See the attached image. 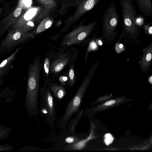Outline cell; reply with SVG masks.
Wrapping results in <instances>:
<instances>
[{"instance_id":"1","label":"cell","mask_w":152,"mask_h":152,"mask_svg":"<svg viewBox=\"0 0 152 152\" xmlns=\"http://www.w3.org/2000/svg\"><path fill=\"white\" fill-rule=\"evenodd\" d=\"M96 62L91 68L74 96L68 103L65 113L61 117L59 126L64 127L72 116L78 111L85 92L93 78L98 66Z\"/></svg>"},{"instance_id":"2","label":"cell","mask_w":152,"mask_h":152,"mask_svg":"<svg viewBox=\"0 0 152 152\" xmlns=\"http://www.w3.org/2000/svg\"><path fill=\"white\" fill-rule=\"evenodd\" d=\"M122 12L123 33L122 37L125 35L128 37L136 39L140 31L136 23L138 16L132 0H120Z\"/></svg>"},{"instance_id":"3","label":"cell","mask_w":152,"mask_h":152,"mask_svg":"<svg viewBox=\"0 0 152 152\" xmlns=\"http://www.w3.org/2000/svg\"><path fill=\"white\" fill-rule=\"evenodd\" d=\"M85 21V19L82 20L76 27L64 37L61 44V46L67 48L87 41L88 38L93 31L98 21L95 20L85 25L84 23Z\"/></svg>"},{"instance_id":"4","label":"cell","mask_w":152,"mask_h":152,"mask_svg":"<svg viewBox=\"0 0 152 152\" xmlns=\"http://www.w3.org/2000/svg\"><path fill=\"white\" fill-rule=\"evenodd\" d=\"M102 20V37L105 41L110 42L117 35L116 29L119 22V15L114 1L105 11Z\"/></svg>"},{"instance_id":"5","label":"cell","mask_w":152,"mask_h":152,"mask_svg":"<svg viewBox=\"0 0 152 152\" xmlns=\"http://www.w3.org/2000/svg\"><path fill=\"white\" fill-rule=\"evenodd\" d=\"M40 72V62L37 58L31 64L28 70L25 98L29 102L38 101Z\"/></svg>"},{"instance_id":"6","label":"cell","mask_w":152,"mask_h":152,"mask_svg":"<svg viewBox=\"0 0 152 152\" xmlns=\"http://www.w3.org/2000/svg\"><path fill=\"white\" fill-rule=\"evenodd\" d=\"M49 89L46 86L40 89L41 104L39 111L46 119L51 130L56 118L55 103L53 97Z\"/></svg>"},{"instance_id":"7","label":"cell","mask_w":152,"mask_h":152,"mask_svg":"<svg viewBox=\"0 0 152 152\" xmlns=\"http://www.w3.org/2000/svg\"><path fill=\"white\" fill-rule=\"evenodd\" d=\"M34 37L29 33L19 28H14L9 31L1 43L0 53L9 51L15 47Z\"/></svg>"},{"instance_id":"8","label":"cell","mask_w":152,"mask_h":152,"mask_svg":"<svg viewBox=\"0 0 152 152\" xmlns=\"http://www.w3.org/2000/svg\"><path fill=\"white\" fill-rule=\"evenodd\" d=\"M100 0H69L65 4L66 7L75 8L74 13L67 18L66 23L67 28L77 21L86 12L95 6Z\"/></svg>"},{"instance_id":"9","label":"cell","mask_w":152,"mask_h":152,"mask_svg":"<svg viewBox=\"0 0 152 152\" xmlns=\"http://www.w3.org/2000/svg\"><path fill=\"white\" fill-rule=\"evenodd\" d=\"M78 52L75 48H72L61 55L58 58L51 64V72L56 73L62 70L66 66L74 63L77 58Z\"/></svg>"},{"instance_id":"10","label":"cell","mask_w":152,"mask_h":152,"mask_svg":"<svg viewBox=\"0 0 152 152\" xmlns=\"http://www.w3.org/2000/svg\"><path fill=\"white\" fill-rule=\"evenodd\" d=\"M124 101L123 97L113 98L86 110L85 114L90 116L105 110L116 106Z\"/></svg>"},{"instance_id":"11","label":"cell","mask_w":152,"mask_h":152,"mask_svg":"<svg viewBox=\"0 0 152 152\" xmlns=\"http://www.w3.org/2000/svg\"><path fill=\"white\" fill-rule=\"evenodd\" d=\"M152 62V41L143 50V54L139 63L141 71L145 72L150 70Z\"/></svg>"},{"instance_id":"12","label":"cell","mask_w":152,"mask_h":152,"mask_svg":"<svg viewBox=\"0 0 152 152\" xmlns=\"http://www.w3.org/2000/svg\"><path fill=\"white\" fill-rule=\"evenodd\" d=\"M91 130L89 135L84 140L71 144L69 148L73 150H81L84 148L87 143L91 140L97 138L98 136L95 134L96 126L91 122Z\"/></svg>"},{"instance_id":"13","label":"cell","mask_w":152,"mask_h":152,"mask_svg":"<svg viewBox=\"0 0 152 152\" xmlns=\"http://www.w3.org/2000/svg\"><path fill=\"white\" fill-rule=\"evenodd\" d=\"M21 47L17 48L15 51L7 58L4 60L0 65V77L5 75L9 71L12 66V62Z\"/></svg>"},{"instance_id":"14","label":"cell","mask_w":152,"mask_h":152,"mask_svg":"<svg viewBox=\"0 0 152 152\" xmlns=\"http://www.w3.org/2000/svg\"><path fill=\"white\" fill-rule=\"evenodd\" d=\"M140 11L145 16H152V2L151 0H135Z\"/></svg>"},{"instance_id":"15","label":"cell","mask_w":152,"mask_h":152,"mask_svg":"<svg viewBox=\"0 0 152 152\" xmlns=\"http://www.w3.org/2000/svg\"><path fill=\"white\" fill-rule=\"evenodd\" d=\"M52 92L53 95L59 101L66 95V91L64 88L58 84H54L49 86L48 88Z\"/></svg>"},{"instance_id":"16","label":"cell","mask_w":152,"mask_h":152,"mask_svg":"<svg viewBox=\"0 0 152 152\" xmlns=\"http://www.w3.org/2000/svg\"><path fill=\"white\" fill-rule=\"evenodd\" d=\"M53 21V19L48 17L45 19L37 28L36 31V34L42 32L51 27Z\"/></svg>"},{"instance_id":"17","label":"cell","mask_w":152,"mask_h":152,"mask_svg":"<svg viewBox=\"0 0 152 152\" xmlns=\"http://www.w3.org/2000/svg\"><path fill=\"white\" fill-rule=\"evenodd\" d=\"M96 36L97 34H96L89 43L85 57V62L87 59L89 53L91 51H96L98 48L99 45L97 44L96 43Z\"/></svg>"},{"instance_id":"18","label":"cell","mask_w":152,"mask_h":152,"mask_svg":"<svg viewBox=\"0 0 152 152\" xmlns=\"http://www.w3.org/2000/svg\"><path fill=\"white\" fill-rule=\"evenodd\" d=\"M76 75L74 63L70 65L68 72V82L71 86H73L75 82Z\"/></svg>"},{"instance_id":"19","label":"cell","mask_w":152,"mask_h":152,"mask_svg":"<svg viewBox=\"0 0 152 152\" xmlns=\"http://www.w3.org/2000/svg\"><path fill=\"white\" fill-rule=\"evenodd\" d=\"M112 94L104 95L101 96L97 99L91 105H93L99 103H101L107 101L112 98H114Z\"/></svg>"},{"instance_id":"20","label":"cell","mask_w":152,"mask_h":152,"mask_svg":"<svg viewBox=\"0 0 152 152\" xmlns=\"http://www.w3.org/2000/svg\"><path fill=\"white\" fill-rule=\"evenodd\" d=\"M142 25L144 30L143 34L152 36V22L145 23Z\"/></svg>"},{"instance_id":"21","label":"cell","mask_w":152,"mask_h":152,"mask_svg":"<svg viewBox=\"0 0 152 152\" xmlns=\"http://www.w3.org/2000/svg\"><path fill=\"white\" fill-rule=\"evenodd\" d=\"M45 7L49 8L54 7L56 5L54 0H37Z\"/></svg>"},{"instance_id":"22","label":"cell","mask_w":152,"mask_h":152,"mask_svg":"<svg viewBox=\"0 0 152 152\" xmlns=\"http://www.w3.org/2000/svg\"><path fill=\"white\" fill-rule=\"evenodd\" d=\"M114 140V137L110 133L105 134L104 136V141L105 144L108 146L112 143Z\"/></svg>"},{"instance_id":"23","label":"cell","mask_w":152,"mask_h":152,"mask_svg":"<svg viewBox=\"0 0 152 152\" xmlns=\"http://www.w3.org/2000/svg\"><path fill=\"white\" fill-rule=\"evenodd\" d=\"M44 67L45 72L48 77L50 68V61L48 58H46L45 60Z\"/></svg>"},{"instance_id":"24","label":"cell","mask_w":152,"mask_h":152,"mask_svg":"<svg viewBox=\"0 0 152 152\" xmlns=\"http://www.w3.org/2000/svg\"><path fill=\"white\" fill-rule=\"evenodd\" d=\"M78 140L79 139L77 138H75L72 137H68L65 139V141L68 143H72L80 141Z\"/></svg>"},{"instance_id":"25","label":"cell","mask_w":152,"mask_h":152,"mask_svg":"<svg viewBox=\"0 0 152 152\" xmlns=\"http://www.w3.org/2000/svg\"><path fill=\"white\" fill-rule=\"evenodd\" d=\"M115 46V49L117 53H120L124 50V45L122 44L117 42Z\"/></svg>"},{"instance_id":"26","label":"cell","mask_w":152,"mask_h":152,"mask_svg":"<svg viewBox=\"0 0 152 152\" xmlns=\"http://www.w3.org/2000/svg\"><path fill=\"white\" fill-rule=\"evenodd\" d=\"M22 12V9L20 8H18L16 9L14 12L13 15L14 17H18L21 14Z\"/></svg>"},{"instance_id":"27","label":"cell","mask_w":152,"mask_h":152,"mask_svg":"<svg viewBox=\"0 0 152 152\" xmlns=\"http://www.w3.org/2000/svg\"><path fill=\"white\" fill-rule=\"evenodd\" d=\"M68 80L67 77L65 76H61L59 77V80L61 83L64 85H65V82Z\"/></svg>"},{"instance_id":"28","label":"cell","mask_w":152,"mask_h":152,"mask_svg":"<svg viewBox=\"0 0 152 152\" xmlns=\"http://www.w3.org/2000/svg\"><path fill=\"white\" fill-rule=\"evenodd\" d=\"M34 13V12L33 11H31V12H28L27 13L26 15H26V17H27L26 18H28L29 17V18H31V16L32 17L33 15V14Z\"/></svg>"},{"instance_id":"29","label":"cell","mask_w":152,"mask_h":152,"mask_svg":"<svg viewBox=\"0 0 152 152\" xmlns=\"http://www.w3.org/2000/svg\"><path fill=\"white\" fill-rule=\"evenodd\" d=\"M149 81L151 84H152V75L149 77Z\"/></svg>"}]
</instances>
